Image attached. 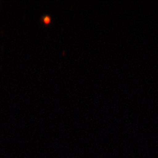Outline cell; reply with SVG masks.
<instances>
[{
	"mask_svg": "<svg viewBox=\"0 0 158 158\" xmlns=\"http://www.w3.org/2000/svg\"><path fill=\"white\" fill-rule=\"evenodd\" d=\"M40 22L45 27H48L52 23V18L49 15H44L40 17Z\"/></svg>",
	"mask_w": 158,
	"mask_h": 158,
	"instance_id": "1",
	"label": "cell"
}]
</instances>
